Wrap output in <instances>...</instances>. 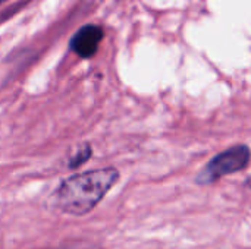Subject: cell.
Returning <instances> with one entry per match:
<instances>
[{
  "instance_id": "obj_3",
  "label": "cell",
  "mask_w": 251,
  "mask_h": 249,
  "mask_svg": "<svg viewBox=\"0 0 251 249\" xmlns=\"http://www.w3.org/2000/svg\"><path fill=\"white\" fill-rule=\"evenodd\" d=\"M103 29L99 25H84L79 28L71 40V48L84 59H88L96 54L100 41L103 40Z\"/></svg>"
},
{
  "instance_id": "obj_1",
  "label": "cell",
  "mask_w": 251,
  "mask_h": 249,
  "mask_svg": "<svg viewBox=\"0 0 251 249\" xmlns=\"http://www.w3.org/2000/svg\"><path fill=\"white\" fill-rule=\"evenodd\" d=\"M118 179L119 172L113 167L74 175L59 185L56 205L68 214L84 216L100 203Z\"/></svg>"
},
{
  "instance_id": "obj_5",
  "label": "cell",
  "mask_w": 251,
  "mask_h": 249,
  "mask_svg": "<svg viewBox=\"0 0 251 249\" xmlns=\"http://www.w3.org/2000/svg\"><path fill=\"white\" fill-rule=\"evenodd\" d=\"M0 1H3V0H0Z\"/></svg>"
},
{
  "instance_id": "obj_2",
  "label": "cell",
  "mask_w": 251,
  "mask_h": 249,
  "mask_svg": "<svg viewBox=\"0 0 251 249\" xmlns=\"http://www.w3.org/2000/svg\"><path fill=\"white\" fill-rule=\"evenodd\" d=\"M250 148L246 145H235L218 154L197 176L199 183H212L225 175L243 170L250 161Z\"/></svg>"
},
{
  "instance_id": "obj_4",
  "label": "cell",
  "mask_w": 251,
  "mask_h": 249,
  "mask_svg": "<svg viewBox=\"0 0 251 249\" xmlns=\"http://www.w3.org/2000/svg\"><path fill=\"white\" fill-rule=\"evenodd\" d=\"M247 186H251V176L249 178V181H247Z\"/></svg>"
}]
</instances>
